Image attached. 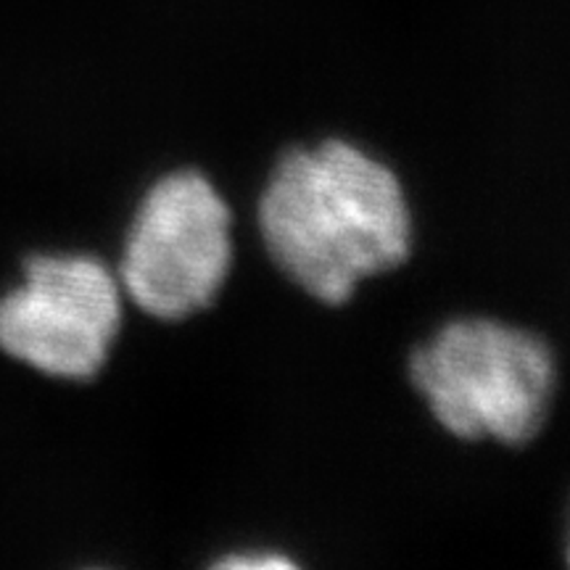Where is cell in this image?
<instances>
[{
	"label": "cell",
	"instance_id": "6da1fadb",
	"mask_svg": "<svg viewBox=\"0 0 570 570\" xmlns=\"http://www.w3.org/2000/svg\"><path fill=\"white\" fill-rule=\"evenodd\" d=\"M259 230L275 265L325 304H344L356 283L399 267L412 246L402 183L344 140L277 161L259 198Z\"/></svg>",
	"mask_w": 570,
	"mask_h": 570
},
{
	"label": "cell",
	"instance_id": "7a4b0ae2",
	"mask_svg": "<svg viewBox=\"0 0 570 570\" xmlns=\"http://www.w3.org/2000/svg\"><path fill=\"white\" fill-rule=\"evenodd\" d=\"M410 375L449 433L518 446L547 423L558 365L537 333L473 317L454 320L420 346Z\"/></svg>",
	"mask_w": 570,
	"mask_h": 570
},
{
	"label": "cell",
	"instance_id": "3957f363",
	"mask_svg": "<svg viewBox=\"0 0 570 570\" xmlns=\"http://www.w3.org/2000/svg\"><path fill=\"white\" fill-rule=\"evenodd\" d=\"M233 265L230 209L196 169L151 185L127 233L119 277L127 296L156 320L206 309Z\"/></svg>",
	"mask_w": 570,
	"mask_h": 570
},
{
	"label": "cell",
	"instance_id": "277c9868",
	"mask_svg": "<svg viewBox=\"0 0 570 570\" xmlns=\"http://www.w3.org/2000/svg\"><path fill=\"white\" fill-rule=\"evenodd\" d=\"M122 325L119 283L92 256H35L0 304V346L40 373L88 381Z\"/></svg>",
	"mask_w": 570,
	"mask_h": 570
},
{
	"label": "cell",
	"instance_id": "5b68a950",
	"mask_svg": "<svg viewBox=\"0 0 570 570\" xmlns=\"http://www.w3.org/2000/svg\"><path fill=\"white\" fill-rule=\"evenodd\" d=\"M219 568H291L294 566V560L288 558H281V554H269V552H262V554H244V558H225L217 562Z\"/></svg>",
	"mask_w": 570,
	"mask_h": 570
},
{
	"label": "cell",
	"instance_id": "8992f818",
	"mask_svg": "<svg viewBox=\"0 0 570 570\" xmlns=\"http://www.w3.org/2000/svg\"><path fill=\"white\" fill-rule=\"evenodd\" d=\"M566 550H568V562H570V531H568V547H566Z\"/></svg>",
	"mask_w": 570,
	"mask_h": 570
}]
</instances>
